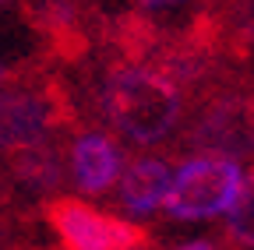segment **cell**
Returning <instances> with one entry per match:
<instances>
[{"mask_svg":"<svg viewBox=\"0 0 254 250\" xmlns=\"http://www.w3.org/2000/svg\"><path fill=\"white\" fill-rule=\"evenodd\" d=\"M95 102L99 116L138 148L166 145L180 134L187 116L184 88L159 67L131 60H113L103 67V78L95 81Z\"/></svg>","mask_w":254,"mask_h":250,"instance_id":"6da1fadb","label":"cell"},{"mask_svg":"<svg viewBox=\"0 0 254 250\" xmlns=\"http://www.w3.org/2000/svg\"><path fill=\"white\" fill-rule=\"evenodd\" d=\"M81 120H88L81 102L53 67L14 88H0V155L64 138L67 131L81 134Z\"/></svg>","mask_w":254,"mask_h":250,"instance_id":"7a4b0ae2","label":"cell"},{"mask_svg":"<svg viewBox=\"0 0 254 250\" xmlns=\"http://www.w3.org/2000/svg\"><path fill=\"white\" fill-rule=\"evenodd\" d=\"M177 155L254 159V88L219 81L194 96V113L184 120L173 145Z\"/></svg>","mask_w":254,"mask_h":250,"instance_id":"3957f363","label":"cell"},{"mask_svg":"<svg viewBox=\"0 0 254 250\" xmlns=\"http://www.w3.org/2000/svg\"><path fill=\"white\" fill-rule=\"evenodd\" d=\"M39 215L60 250H155L159 243L145 226L127 222V218L71 194L43 201Z\"/></svg>","mask_w":254,"mask_h":250,"instance_id":"277c9868","label":"cell"},{"mask_svg":"<svg viewBox=\"0 0 254 250\" xmlns=\"http://www.w3.org/2000/svg\"><path fill=\"white\" fill-rule=\"evenodd\" d=\"M244 187V173L233 159L215 155H190L180 166L177 180L166 194V215L177 222H198V218L226 215Z\"/></svg>","mask_w":254,"mask_h":250,"instance_id":"5b68a950","label":"cell"},{"mask_svg":"<svg viewBox=\"0 0 254 250\" xmlns=\"http://www.w3.org/2000/svg\"><path fill=\"white\" fill-rule=\"evenodd\" d=\"M120 166H124V151L110 134L81 131L74 138V145H71V176H74V187L81 194H88V198L106 194L120 176Z\"/></svg>","mask_w":254,"mask_h":250,"instance_id":"8992f818","label":"cell"},{"mask_svg":"<svg viewBox=\"0 0 254 250\" xmlns=\"http://www.w3.org/2000/svg\"><path fill=\"white\" fill-rule=\"evenodd\" d=\"M170 183H173V180H170V162H166V159H159V155H138V159L127 162V169H124V176H120V194H117V201L131 211V215L145 218V215H152L159 204H166Z\"/></svg>","mask_w":254,"mask_h":250,"instance_id":"52a82bcc","label":"cell"},{"mask_svg":"<svg viewBox=\"0 0 254 250\" xmlns=\"http://www.w3.org/2000/svg\"><path fill=\"white\" fill-rule=\"evenodd\" d=\"M222 28V56L240 46H254V0H205Z\"/></svg>","mask_w":254,"mask_h":250,"instance_id":"ba28073f","label":"cell"},{"mask_svg":"<svg viewBox=\"0 0 254 250\" xmlns=\"http://www.w3.org/2000/svg\"><path fill=\"white\" fill-rule=\"evenodd\" d=\"M226 240L233 250H254V173L244 176V187L226 218Z\"/></svg>","mask_w":254,"mask_h":250,"instance_id":"9c48e42d","label":"cell"},{"mask_svg":"<svg viewBox=\"0 0 254 250\" xmlns=\"http://www.w3.org/2000/svg\"><path fill=\"white\" fill-rule=\"evenodd\" d=\"M226 67H233V71L244 78L240 85L254 88V46H240V50H233V53L226 56Z\"/></svg>","mask_w":254,"mask_h":250,"instance_id":"30bf717a","label":"cell"},{"mask_svg":"<svg viewBox=\"0 0 254 250\" xmlns=\"http://www.w3.org/2000/svg\"><path fill=\"white\" fill-rule=\"evenodd\" d=\"M21 222H25V218L0 201V240H7V229H11V226H21Z\"/></svg>","mask_w":254,"mask_h":250,"instance_id":"8fae6325","label":"cell"},{"mask_svg":"<svg viewBox=\"0 0 254 250\" xmlns=\"http://www.w3.org/2000/svg\"><path fill=\"white\" fill-rule=\"evenodd\" d=\"M184 0H138V11H159V7H177Z\"/></svg>","mask_w":254,"mask_h":250,"instance_id":"7c38bea8","label":"cell"},{"mask_svg":"<svg viewBox=\"0 0 254 250\" xmlns=\"http://www.w3.org/2000/svg\"><path fill=\"white\" fill-rule=\"evenodd\" d=\"M180 250H215V240H190V243H184Z\"/></svg>","mask_w":254,"mask_h":250,"instance_id":"4fadbf2b","label":"cell"},{"mask_svg":"<svg viewBox=\"0 0 254 250\" xmlns=\"http://www.w3.org/2000/svg\"><path fill=\"white\" fill-rule=\"evenodd\" d=\"M4 4H11V0H0V7H4Z\"/></svg>","mask_w":254,"mask_h":250,"instance_id":"5bb4252c","label":"cell"}]
</instances>
